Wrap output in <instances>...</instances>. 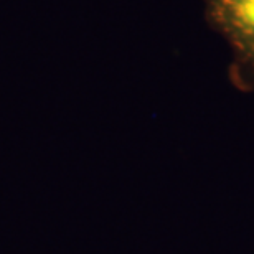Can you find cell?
Masks as SVG:
<instances>
[{"label": "cell", "instance_id": "cell-1", "mask_svg": "<svg viewBox=\"0 0 254 254\" xmlns=\"http://www.w3.org/2000/svg\"><path fill=\"white\" fill-rule=\"evenodd\" d=\"M205 22L231 52L230 83L241 93L254 91V0H203Z\"/></svg>", "mask_w": 254, "mask_h": 254}]
</instances>
